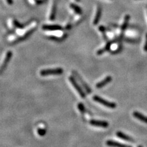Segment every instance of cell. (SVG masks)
<instances>
[{
  "label": "cell",
  "mask_w": 147,
  "mask_h": 147,
  "mask_svg": "<svg viewBox=\"0 0 147 147\" xmlns=\"http://www.w3.org/2000/svg\"><path fill=\"white\" fill-rule=\"evenodd\" d=\"M63 69L61 68H55V69H47L42 70L40 72L42 76H48V75H59L63 73Z\"/></svg>",
  "instance_id": "6da1fadb"
},
{
  "label": "cell",
  "mask_w": 147,
  "mask_h": 147,
  "mask_svg": "<svg viewBox=\"0 0 147 147\" xmlns=\"http://www.w3.org/2000/svg\"><path fill=\"white\" fill-rule=\"evenodd\" d=\"M93 100L96 101V102L102 104V105H103L108 108H115L116 107V104L115 102H110V101H107V100L104 99L103 98H101V97L98 96H93Z\"/></svg>",
  "instance_id": "7a4b0ae2"
},
{
  "label": "cell",
  "mask_w": 147,
  "mask_h": 147,
  "mask_svg": "<svg viewBox=\"0 0 147 147\" xmlns=\"http://www.w3.org/2000/svg\"><path fill=\"white\" fill-rule=\"evenodd\" d=\"M69 81L71 83V84L72 85V86L75 88V89L78 92V93L80 95V96L82 98H85V97H86V95H85L84 91H83V90L81 88V87L80 86V85H78V83H77V82H76V80H75V77L71 76V77H69Z\"/></svg>",
  "instance_id": "3957f363"
},
{
  "label": "cell",
  "mask_w": 147,
  "mask_h": 147,
  "mask_svg": "<svg viewBox=\"0 0 147 147\" xmlns=\"http://www.w3.org/2000/svg\"><path fill=\"white\" fill-rule=\"evenodd\" d=\"M12 56V52H11V51H9L8 52V53H6V57L5 58V60H4L3 63L2 65L0 67V75L3 74V72L5 71L6 69L7 66H8V63L10 61H11V58Z\"/></svg>",
  "instance_id": "277c9868"
},
{
  "label": "cell",
  "mask_w": 147,
  "mask_h": 147,
  "mask_svg": "<svg viewBox=\"0 0 147 147\" xmlns=\"http://www.w3.org/2000/svg\"><path fill=\"white\" fill-rule=\"evenodd\" d=\"M35 30H36V27H35V26L33 27V28H31V29L28 30L22 36L18 37V38H17L16 39L14 40V42H12V44H17V43H18V42H22V41L27 39V38H28V37L30 36H31V34H32L33 33Z\"/></svg>",
  "instance_id": "5b68a950"
},
{
  "label": "cell",
  "mask_w": 147,
  "mask_h": 147,
  "mask_svg": "<svg viewBox=\"0 0 147 147\" xmlns=\"http://www.w3.org/2000/svg\"><path fill=\"white\" fill-rule=\"evenodd\" d=\"M73 74H74V75H75V78H77L78 80L81 83V84H82V86H83V88H85V90H86L87 93L90 94L91 93V90L90 87L88 85H87V84L86 83V82H85V81H84L83 80V78L81 77L80 76L79 74H78V73H77V72H75V71H73Z\"/></svg>",
  "instance_id": "8992f818"
},
{
  "label": "cell",
  "mask_w": 147,
  "mask_h": 147,
  "mask_svg": "<svg viewBox=\"0 0 147 147\" xmlns=\"http://www.w3.org/2000/svg\"><path fill=\"white\" fill-rule=\"evenodd\" d=\"M90 123L91 125L97 127H101L103 128H107L109 125L107 121H101V120H91L90 121Z\"/></svg>",
  "instance_id": "52a82bcc"
},
{
  "label": "cell",
  "mask_w": 147,
  "mask_h": 147,
  "mask_svg": "<svg viewBox=\"0 0 147 147\" xmlns=\"http://www.w3.org/2000/svg\"><path fill=\"white\" fill-rule=\"evenodd\" d=\"M42 30L45 31H60L62 30V27L58 25H44L42 26Z\"/></svg>",
  "instance_id": "ba28073f"
},
{
  "label": "cell",
  "mask_w": 147,
  "mask_h": 147,
  "mask_svg": "<svg viewBox=\"0 0 147 147\" xmlns=\"http://www.w3.org/2000/svg\"><path fill=\"white\" fill-rule=\"evenodd\" d=\"M112 80V77L107 76L104 78V80H102V81L96 84V86L97 88H102V87L105 86L106 85H107L108 83H109Z\"/></svg>",
  "instance_id": "9c48e42d"
},
{
  "label": "cell",
  "mask_w": 147,
  "mask_h": 147,
  "mask_svg": "<svg viewBox=\"0 0 147 147\" xmlns=\"http://www.w3.org/2000/svg\"><path fill=\"white\" fill-rule=\"evenodd\" d=\"M106 145L110 147H129L128 146H127L126 145H125V144L117 142L116 141L111 140L107 141Z\"/></svg>",
  "instance_id": "30bf717a"
},
{
  "label": "cell",
  "mask_w": 147,
  "mask_h": 147,
  "mask_svg": "<svg viewBox=\"0 0 147 147\" xmlns=\"http://www.w3.org/2000/svg\"><path fill=\"white\" fill-rule=\"evenodd\" d=\"M116 135L118 137L120 138L121 139L124 140L129 141V142H132V141H134L133 138L131 137L126 135V134L123 133V132H121V131H118V132H117L116 133Z\"/></svg>",
  "instance_id": "8fae6325"
},
{
  "label": "cell",
  "mask_w": 147,
  "mask_h": 147,
  "mask_svg": "<svg viewBox=\"0 0 147 147\" xmlns=\"http://www.w3.org/2000/svg\"><path fill=\"white\" fill-rule=\"evenodd\" d=\"M133 116L135 117V118L138 119V120L142 121V122L147 124V116L143 115L141 113L135 111V112H134L133 113Z\"/></svg>",
  "instance_id": "7c38bea8"
},
{
  "label": "cell",
  "mask_w": 147,
  "mask_h": 147,
  "mask_svg": "<svg viewBox=\"0 0 147 147\" xmlns=\"http://www.w3.org/2000/svg\"><path fill=\"white\" fill-rule=\"evenodd\" d=\"M101 14H102V8L99 6H98V8H97L96 13V15L93 20V24L95 25H96L99 23V20L101 17Z\"/></svg>",
  "instance_id": "4fadbf2b"
},
{
  "label": "cell",
  "mask_w": 147,
  "mask_h": 147,
  "mask_svg": "<svg viewBox=\"0 0 147 147\" xmlns=\"http://www.w3.org/2000/svg\"><path fill=\"white\" fill-rule=\"evenodd\" d=\"M56 12V2L55 1V2H53V4L52 10H51L50 12V19L51 20H53L55 18Z\"/></svg>",
  "instance_id": "5bb4252c"
},
{
  "label": "cell",
  "mask_w": 147,
  "mask_h": 147,
  "mask_svg": "<svg viewBox=\"0 0 147 147\" xmlns=\"http://www.w3.org/2000/svg\"><path fill=\"white\" fill-rule=\"evenodd\" d=\"M111 45H112V42H108V43L106 44V45L105 46V47L103 48H101V49H100L99 50H98V52H97V55H102V54H103L104 53H105V52H107V51H108L110 49Z\"/></svg>",
  "instance_id": "9a60e30c"
},
{
  "label": "cell",
  "mask_w": 147,
  "mask_h": 147,
  "mask_svg": "<svg viewBox=\"0 0 147 147\" xmlns=\"http://www.w3.org/2000/svg\"><path fill=\"white\" fill-rule=\"evenodd\" d=\"M129 19H130L129 15H126L125 17V20H124V22H123V23L122 27H121V31H124L126 29L127 26H128V23H129Z\"/></svg>",
  "instance_id": "2e32d148"
},
{
  "label": "cell",
  "mask_w": 147,
  "mask_h": 147,
  "mask_svg": "<svg viewBox=\"0 0 147 147\" xmlns=\"http://www.w3.org/2000/svg\"><path fill=\"white\" fill-rule=\"evenodd\" d=\"M70 7H71V8H72V9H73L77 14H81L82 13V9H81V8H80L79 6H78L75 5V4H71Z\"/></svg>",
  "instance_id": "e0dca14e"
},
{
  "label": "cell",
  "mask_w": 147,
  "mask_h": 147,
  "mask_svg": "<svg viewBox=\"0 0 147 147\" xmlns=\"http://www.w3.org/2000/svg\"><path fill=\"white\" fill-rule=\"evenodd\" d=\"M66 36V35H65V36H63L62 38H58V37L55 36H51L48 37V38H49L50 39L53 40V41H56V42H60V41L65 39Z\"/></svg>",
  "instance_id": "ac0fdd59"
},
{
  "label": "cell",
  "mask_w": 147,
  "mask_h": 147,
  "mask_svg": "<svg viewBox=\"0 0 147 147\" xmlns=\"http://www.w3.org/2000/svg\"><path fill=\"white\" fill-rule=\"evenodd\" d=\"M77 107H78V109L80 110V112L82 113V114L85 113V106H84L83 104L80 102V103H79L77 105Z\"/></svg>",
  "instance_id": "d6986e66"
},
{
  "label": "cell",
  "mask_w": 147,
  "mask_h": 147,
  "mask_svg": "<svg viewBox=\"0 0 147 147\" xmlns=\"http://www.w3.org/2000/svg\"><path fill=\"white\" fill-rule=\"evenodd\" d=\"M38 134H39L40 136H44L46 134V131L44 129H41V128H39L38 129Z\"/></svg>",
  "instance_id": "ffe728a7"
},
{
  "label": "cell",
  "mask_w": 147,
  "mask_h": 147,
  "mask_svg": "<svg viewBox=\"0 0 147 147\" xmlns=\"http://www.w3.org/2000/svg\"><path fill=\"white\" fill-rule=\"evenodd\" d=\"M14 26H16L17 28H20V29H22V28H23V25L20 23L18 21L15 20H14Z\"/></svg>",
  "instance_id": "44dd1931"
},
{
  "label": "cell",
  "mask_w": 147,
  "mask_h": 147,
  "mask_svg": "<svg viewBox=\"0 0 147 147\" xmlns=\"http://www.w3.org/2000/svg\"><path fill=\"white\" fill-rule=\"evenodd\" d=\"M143 49L145 52H147V33L146 35V41H145V45H144Z\"/></svg>",
  "instance_id": "7402d4cb"
},
{
  "label": "cell",
  "mask_w": 147,
  "mask_h": 147,
  "mask_svg": "<svg viewBox=\"0 0 147 147\" xmlns=\"http://www.w3.org/2000/svg\"><path fill=\"white\" fill-rule=\"evenodd\" d=\"M99 30L101 31H102V32H103V31H105V28L103 26H100L99 27Z\"/></svg>",
  "instance_id": "603a6c76"
},
{
  "label": "cell",
  "mask_w": 147,
  "mask_h": 147,
  "mask_svg": "<svg viewBox=\"0 0 147 147\" xmlns=\"http://www.w3.org/2000/svg\"><path fill=\"white\" fill-rule=\"evenodd\" d=\"M6 1L8 2V4H9V5H12V3H13L12 0H6Z\"/></svg>",
  "instance_id": "cb8c5ba5"
},
{
  "label": "cell",
  "mask_w": 147,
  "mask_h": 147,
  "mask_svg": "<svg viewBox=\"0 0 147 147\" xmlns=\"http://www.w3.org/2000/svg\"><path fill=\"white\" fill-rule=\"evenodd\" d=\"M75 1H76L77 2H80V0H75Z\"/></svg>",
  "instance_id": "d4e9b609"
},
{
  "label": "cell",
  "mask_w": 147,
  "mask_h": 147,
  "mask_svg": "<svg viewBox=\"0 0 147 147\" xmlns=\"http://www.w3.org/2000/svg\"><path fill=\"white\" fill-rule=\"evenodd\" d=\"M138 147H143L142 146H141V145H139V146H138Z\"/></svg>",
  "instance_id": "484cf974"
},
{
  "label": "cell",
  "mask_w": 147,
  "mask_h": 147,
  "mask_svg": "<svg viewBox=\"0 0 147 147\" xmlns=\"http://www.w3.org/2000/svg\"><path fill=\"white\" fill-rule=\"evenodd\" d=\"M129 147H132V146H129Z\"/></svg>",
  "instance_id": "4316f807"
}]
</instances>
